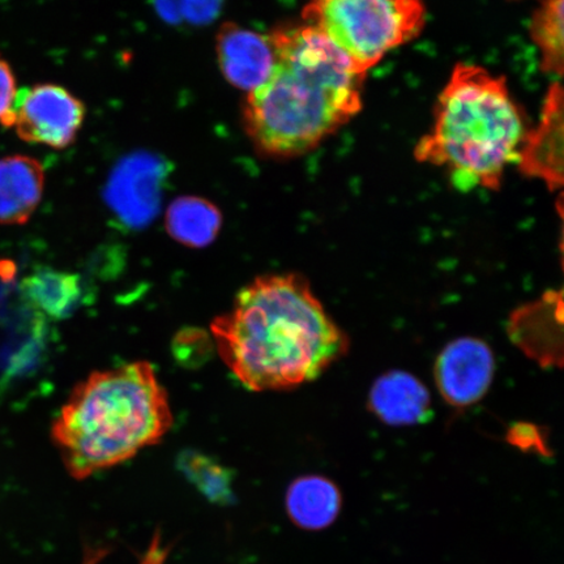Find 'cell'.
Instances as JSON below:
<instances>
[{
	"label": "cell",
	"mask_w": 564,
	"mask_h": 564,
	"mask_svg": "<svg viewBox=\"0 0 564 564\" xmlns=\"http://www.w3.org/2000/svg\"><path fill=\"white\" fill-rule=\"evenodd\" d=\"M492 351L475 337L447 345L436 359L435 382L444 400L454 408H468L488 392L494 377Z\"/></svg>",
	"instance_id": "obj_8"
},
{
	"label": "cell",
	"mask_w": 564,
	"mask_h": 564,
	"mask_svg": "<svg viewBox=\"0 0 564 564\" xmlns=\"http://www.w3.org/2000/svg\"><path fill=\"white\" fill-rule=\"evenodd\" d=\"M289 518L306 531H322L337 519L341 511L340 490L322 476H305L289 486L285 498Z\"/></svg>",
	"instance_id": "obj_14"
},
{
	"label": "cell",
	"mask_w": 564,
	"mask_h": 564,
	"mask_svg": "<svg viewBox=\"0 0 564 564\" xmlns=\"http://www.w3.org/2000/svg\"><path fill=\"white\" fill-rule=\"evenodd\" d=\"M510 335L542 365H562V294L547 293L533 305L521 307L511 317Z\"/></svg>",
	"instance_id": "obj_11"
},
{
	"label": "cell",
	"mask_w": 564,
	"mask_h": 564,
	"mask_svg": "<svg viewBox=\"0 0 564 564\" xmlns=\"http://www.w3.org/2000/svg\"><path fill=\"white\" fill-rule=\"evenodd\" d=\"M517 164L520 172L546 183L563 186V89L560 82L549 88L540 122L528 131Z\"/></svg>",
	"instance_id": "obj_9"
},
{
	"label": "cell",
	"mask_w": 564,
	"mask_h": 564,
	"mask_svg": "<svg viewBox=\"0 0 564 564\" xmlns=\"http://www.w3.org/2000/svg\"><path fill=\"white\" fill-rule=\"evenodd\" d=\"M45 173L37 160L7 156L0 160V224H25L44 194Z\"/></svg>",
	"instance_id": "obj_13"
},
{
	"label": "cell",
	"mask_w": 564,
	"mask_h": 564,
	"mask_svg": "<svg viewBox=\"0 0 564 564\" xmlns=\"http://www.w3.org/2000/svg\"><path fill=\"white\" fill-rule=\"evenodd\" d=\"M369 406L388 425L413 426L429 420L432 399L417 378L404 371H391L372 386Z\"/></svg>",
	"instance_id": "obj_12"
},
{
	"label": "cell",
	"mask_w": 564,
	"mask_h": 564,
	"mask_svg": "<svg viewBox=\"0 0 564 564\" xmlns=\"http://www.w3.org/2000/svg\"><path fill=\"white\" fill-rule=\"evenodd\" d=\"M564 0H541L529 26L541 55V69L561 77L564 70Z\"/></svg>",
	"instance_id": "obj_17"
},
{
	"label": "cell",
	"mask_w": 564,
	"mask_h": 564,
	"mask_svg": "<svg viewBox=\"0 0 564 564\" xmlns=\"http://www.w3.org/2000/svg\"><path fill=\"white\" fill-rule=\"evenodd\" d=\"M160 17L175 25H203L215 20L224 0H154Z\"/></svg>",
	"instance_id": "obj_19"
},
{
	"label": "cell",
	"mask_w": 564,
	"mask_h": 564,
	"mask_svg": "<svg viewBox=\"0 0 564 564\" xmlns=\"http://www.w3.org/2000/svg\"><path fill=\"white\" fill-rule=\"evenodd\" d=\"M270 39L274 65L246 98L245 130L263 156L299 158L362 110L366 74L305 23L280 26Z\"/></svg>",
	"instance_id": "obj_2"
},
{
	"label": "cell",
	"mask_w": 564,
	"mask_h": 564,
	"mask_svg": "<svg viewBox=\"0 0 564 564\" xmlns=\"http://www.w3.org/2000/svg\"><path fill=\"white\" fill-rule=\"evenodd\" d=\"M210 333L224 364L256 392L312 382L349 349L348 336L295 273L250 282Z\"/></svg>",
	"instance_id": "obj_1"
},
{
	"label": "cell",
	"mask_w": 564,
	"mask_h": 564,
	"mask_svg": "<svg viewBox=\"0 0 564 564\" xmlns=\"http://www.w3.org/2000/svg\"><path fill=\"white\" fill-rule=\"evenodd\" d=\"M18 95L17 80L12 69L0 56V122L9 127L13 104Z\"/></svg>",
	"instance_id": "obj_20"
},
{
	"label": "cell",
	"mask_w": 564,
	"mask_h": 564,
	"mask_svg": "<svg viewBox=\"0 0 564 564\" xmlns=\"http://www.w3.org/2000/svg\"><path fill=\"white\" fill-rule=\"evenodd\" d=\"M523 112L503 76L457 63L414 158L441 167L458 189H498L527 135Z\"/></svg>",
	"instance_id": "obj_4"
},
{
	"label": "cell",
	"mask_w": 564,
	"mask_h": 564,
	"mask_svg": "<svg viewBox=\"0 0 564 564\" xmlns=\"http://www.w3.org/2000/svg\"><path fill=\"white\" fill-rule=\"evenodd\" d=\"M21 293L28 303L53 319H66L79 305L83 294L79 276L48 270L34 272L21 282Z\"/></svg>",
	"instance_id": "obj_16"
},
{
	"label": "cell",
	"mask_w": 564,
	"mask_h": 564,
	"mask_svg": "<svg viewBox=\"0 0 564 564\" xmlns=\"http://www.w3.org/2000/svg\"><path fill=\"white\" fill-rule=\"evenodd\" d=\"M178 468L209 502L225 506L235 500L231 471L220 462L196 451H183Z\"/></svg>",
	"instance_id": "obj_18"
},
{
	"label": "cell",
	"mask_w": 564,
	"mask_h": 564,
	"mask_svg": "<svg viewBox=\"0 0 564 564\" xmlns=\"http://www.w3.org/2000/svg\"><path fill=\"white\" fill-rule=\"evenodd\" d=\"M171 173L167 162L151 153L124 159L106 186V203L124 227L143 229L159 214Z\"/></svg>",
	"instance_id": "obj_7"
},
{
	"label": "cell",
	"mask_w": 564,
	"mask_h": 564,
	"mask_svg": "<svg viewBox=\"0 0 564 564\" xmlns=\"http://www.w3.org/2000/svg\"><path fill=\"white\" fill-rule=\"evenodd\" d=\"M216 53L221 73L232 86L251 91L267 80L274 65L270 34L225 23L216 37Z\"/></svg>",
	"instance_id": "obj_10"
},
{
	"label": "cell",
	"mask_w": 564,
	"mask_h": 564,
	"mask_svg": "<svg viewBox=\"0 0 564 564\" xmlns=\"http://www.w3.org/2000/svg\"><path fill=\"white\" fill-rule=\"evenodd\" d=\"M86 108L66 88L40 84L18 90L9 127L28 143L63 150L74 143Z\"/></svg>",
	"instance_id": "obj_6"
},
{
	"label": "cell",
	"mask_w": 564,
	"mask_h": 564,
	"mask_svg": "<svg viewBox=\"0 0 564 564\" xmlns=\"http://www.w3.org/2000/svg\"><path fill=\"white\" fill-rule=\"evenodd\" d=\"M173 425L165 388L151 364L96 371L74 388L53 425L68 474L86 479L158 444Z\"/></svg>",
	"instance_id": "obj_3"
},
{
	"label": "cell",
	"mask_w": 564,
	"mask_h": 564,
	"mask_svg": "<svg viewBox=\"0 0 564 564\" xmlns=\"http://www.w3.org/2000/svg\"><path fill=\"white\" fill-rule=\"evenodd\" d=\"M165 224L169 236L176 242L203 249L217 238L223 216L214 203L203 197L182 196L169 206Z\"/></svg>",
	"instance_id": "obj_15"
},
{
	"label": "cell",
	"mask_w": 564,
	"mask_h": 564,
	"mask_svg": "<svg viewBox=\"0 0 564 564\" xmlns=\"http://www.w3.org/2000/svg\"><path fill=\"white\" fill-rule=\"evenodd\" d=\"M302 19L368 75L388 53L419 37L427 12L423 0H310Z\"/></svg>",
	"instance_id": "obj_5"
}]
</instances>
